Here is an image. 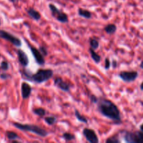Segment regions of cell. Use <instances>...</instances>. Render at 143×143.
<instances>
[{"mask_svg":"<svg viewBox=\"0 0 143 143\" xmlns=\"http://www.w3.org/2000/svg\"><path fill=\"white\" fill-rule=\"evenodd\" d=\"M140 131H143V124H141L140 125Z\"/></svg>","mask_w":143,"mask_h":143,"instance_id":"1f68e13d","label":"cell"},{"mask_svg":"<svg viewBox=\"0 0 143 143\" xmlns=\"http://www.w3.org/2000/svg\"><path fill=\"white\" fill-rule=\"evenodd\" d=\"M17 53H18V61H19L20 64L23 67H27L29 64V63H30V60H29V58H28L27 54L21 49H18L17 50Z\"/></svg>","mask_w":143,"mask_h":143,"instance_id":"8fae6325","label":"cell"},{"mask_svg":"<svg viewBox=\"0 0 143 143\" xmlns=\"http://www.w3.org/2000/svg\"><path fill=\"white\" fill-rule=\"evenodd\" d=\"M78 13L80 17H82L86 19H90L92 16V13L88 10H86L84 8H79L78 11Z\"/></svg>","mask_w":143,"mask_h":143,"instance_id":"5bb4252c","label":"cell"},{"mask_svg":"<svg viewBox=\"0 0 143 143\" xmlns=\"http://www.w3.org/2000/svg\"><path fill=\"white\" fill-rule=\"evenodd\" d=\"M6 136L11 140H15L16 139L20 138L19 135H18L16 133L13 132V131H7L6 132Z\"/></svg>","mask_w":143,"mask_h":143,"instance_id":"44dd1931","label":"cell"},{"mask_svg":"<svg viewBox=\"0 0 143 143\" xmlns=\"http://www.w3.org/2000/svg\"><path fill=\"white\" fill-rule=\"evenodd\" d=\"M53 70L50 68H40L34 74L23 71L22 78L24 80L34 82L36 83H43L51 78L53 76Z\"/></svg>","mask_w":143,"mask_h":143,"instance_id":"7a4b0ae2","label":"cell"},{"mask_svg":"<svg viewBox=\"0 0 143 143\" xmlns=\"http://www.w3.org/2000/svg\"><path fill=\"white\" fill-rule=\"evenodd\" d=\"M32 91V88L30 86V84L26 82H23L21 84V94L22 97L23 99H27L30 97L31 93Z\"/></svg>","mask_w":143,"mask_h":143,"instance_id":"7c38bea8","label":"cell"},{"mask_svg":"<svg viewBox=\"0 0 143 143\" xmlns=\"http://www.w3.org/2000/svg\"><path fill=\"white\" fill-rule=\"evenodd\" d=\"M10 1H11V2L15 3V2H17V1H18V0H10Z\"/></svg>","mask_w":143,"mask_h":143,"instance_id":"d6a6232c","label":"cell"},{"mask_svg":"<svg viewBox=\"0 0 143 143\" xmlns=\"http://www.w3.org/2000/svg\"><path fill=\"white\" fill-rule=\"evenodd\" d=\"M0 68L3 70H7L9 68V64L6 61H2L0 64Z\"/></svg>","mask_w":143,"mask_h":143,"instance_id":"cb8c5ba5","label":"cell"},{"mask_svg":"<svg viewBox=\"0 0 143 143\" xmlns=\"http://www.w3.org/2000/svg\"><path fill=\"white\" fill-rule=\"evenodd\" d=\"M33 112L38 115V116L41 117H43L46 115V110L43 108H35L33 110Z\"/></svg>","mask_w":143,"mask_h":143,"instance_id":"e0dca14e","label":"cell"},{"mask_svg":"<svg viewBox=\"0 0 143 143\" xmlns=\"http://www.w3.org/2000/svg\"><path fill=\"white\" fill-rule=\"evenodd\" d=\"M140 89L141 91H142L143 92V82L140 84Z\"/></svg>","mask_w":143,"mask_h":143,"instance_id":"f546056e","label":"cell"},{"mask_svg":"<svg viewBox=\"0 0 143 143\" xmlns=\"http://www.w3.org/2000/svg\"><path fill=\"white\" fill-rule=\"evenodd\" d=\"M82 134L84 136V138H86L87 140L89 142L98 143L99 142L98 138L94 131V130L91 129L89 128H84L82 130Z\"/></svg>","mask_w":143,"mask_h":143,"instance_id":"ba28073f","label":"cell"},{"mask_svg":"<svg viewBox=\"0 0 143 143\" xmlns=\"http://www.w3.org/2000/svg\"><path fill=\"white\" fill-rule=\"evenodd\" d=\"M110 66L111 62L110 61V60L107 57V58H105V66H104V68H105V69H106V70H108L110 68Z\"/></svg>","mask_w":143,"mask_h":143,"instance_id":"484cf974","label":"cell"},{"mask_svg":"<svg viewBox=\"0 0 143 143\" xmlns=\"http://www.w3.org/2000/svg\"><path fill=\"white\" fill-rule=\"evenodd\" d=\"M28 45H29L30 50L32 52V53L33 56L34 57L36 63L38 64L39 65H41V66L45 64L46 61H45V59H44V56L41 54V52L39 51V50L36 49L35 47H34V46H30L29 43H28Z\"/></svg>","mask_w":143,"mask_h":143,"instance_id":"9c48e42d","label":"cell"},{"mask_svg":"<svg viewBox=\"0 0 143 143\" xmlns=\"http://www.w3.org/2000/svg\"><path fill=\"white\" fill-rule=\"evenodd\" d=\"M89 98H90V101H91V102H92V103H96L98 100V98L96 97V96L94 94L91 95Z\"/></svg>","mask_w":143,"mask_h":143,"instance_id":"4316f807","label":"cell"},{"mask_svg":"<svg viewBox=\"0 0 143 143\" xmlns=\"http://www.w3.org/2000/svg\"><path fill=\"white\" fill-rule=\"evenodd\" d=\"M49 8L51 11L52 16L54 17L57 19V21L60 22L62 23H66L68 22V18L67 14L60 11L56 6L52 4H50Z\"/></svg>","mask_w":143,"mask_h":143,"instance_id":"5b68a950","label":"cell"},{"mask_svg":"<svg viewBox=\"0 0 143 143\" xmlns=\"http://www.w3.org/2000/svg\"><path fill=\"white\" fill-rule=\"evenodd\" d=\"M140 68L141 69H143V60L141 62L140 64Z\"/></svg>","mask_w":143,"mask_h":143,"instance_id":"4dcf8cb0","label":"cell"},{"mask_svg":"<svg viewBox=\"0 0 143 143\" xmlns=\"http://www.w3.org/2000/svg\"><path fill=\"white\" fill-rule=\"evenodd\" d=\"M27 13L30 18H32L36 21H38L41 18V13L38 11H36L34 8H30L29 9H27Z\"/></svg>","mask_w":143,"mask_h":143,"instance_id":"4fadbf2b","label":"cell"},{"mask_svg":"<svg viewBox=\"0 0 143 143\" xmlns=\"http://www.w3.org/2000/svg\"><path fill=\"white\" fill-rule=\"evenodd\" d=\"M89 42L90 47H91L92 49H94V50L97 49L98 48V46H99V42H98V41L97 39H96L95 38H89Z\"/></svg>","mask_w":143,"mask_h":143,"instance_id":"ac0fdd59","label":"cell"},{"mask_svg":"<svg viewBox=\"0 0 143 143\" xmlns=\"http://www.w3.org/2000/svg\"><path fill=\"white\" fill-rule=\"evenodd\" d=\"M89 53H90V55H91V57H92V59L93 60V61L95 62V63H99L101 62V57L100 55H98V54L95 51V50L94 49H92V48H90L89 49Z\"/></svg>","mask_w":143,"mask_h":143,"instance_id":"9a60e30c","label":"cell"},{"mask_svg":"<svg viewBox=\"0 0 143 143\" xmlns=\"http://www.w3.org/2000/svg\"><path fill=\"white\" fill-rule=\"evenodd\" d=\"M96 104L98 110L102 115L112 120L116 124H121L122 118L120 111L118 107L112 101L105 98H98Z\"/></svg>","mask_w":143,"mask_h":143,"instance_id":"6da1fadb","label":"cell"},{"mask_svg":"<svg viewBox=\"0 0 143 143\" xmlns=\"http://www.w3.org/2000/svg\"><path fill=\"white\" fill-rule=\"evenodd\" d=\"M13 125L16 128L20 130V131H30V132L35 133L41 137H46L47 135H49V133L46 130L43 129L35 124H21V123H18V122H13Z\"/></svg>","mask_w":143,"mask_h":143,"instance_id":"3957f363","label":"cell"},{"mask_svg":"<svg viewBox=\"0 0 143 143\" xmlns=\"http://www.w3.org/2000/svg\"><path fill=\"white\" fill-rule=\"evenodd\" d=\"M54 84L63 92H69L70 89V84L67 82L63 80L60 77H57L54 79Z\"/></svg>","mask_w":143,"mask_h":143,"instance_id":"30bf717a","label":"cell"},{"mask_svg":"<svg viewBox=\"0 0 143 143\" xmlns=\"http://www.w3.org/2000/svg\"><path fill=\"white\" fill-rule=\"evenodd\" d=\"M111 65L113 66V68H116L117 67V62L115 60H112V64H111Z\"/></svg>","mask_w":143,"mask_h":143,"instance_id":"f1b7e54d","label":"cell"},{"mask_svg":"<svg viewBox=\"0 0 143 143\" xmlns=\"http://www.w3.org/2000/svg\"><path fill=\"white\" fill-rule=\"evenodd\" d=\"M104 30L108 34H113L116 32L117 26L115 24H108L104 27Z\"/></svg>","mask_w":143,"mask_h":143,"instance_id":"2e32d148","label":"cell"},{"mask_svg":"<svg viewBox=\"0 0 143 143\" xmlns=\"http://www.w3.org/2000/svg\"><path fill=\"white\" fill-rule=\"evenodd\" d=\"M75 115H76V118L78 121L82 122V123H84V124L87 123V119L84 116L82 115L79 112L78 110H75Z\"/></svg>","mask_w":143,"mask_h":143,"instance_id":"d6986e66","label":"cell"},{"mask_svg":"<svg viewBox=\"0 0 143 143\" xmlns=\"http://www.w3.org/2000/svg\"><path fill=\"white\" fill-rule=\"evenodd\" d=\"M120 142H121V140L116 136L110 137V138H108V139L105 140V142L106 143H119Z\"/></svg>","mask_w":143,"mask_h":143,"instance_id":"603a6c76","label":"cell"},{"mask_svg":"<svg viewBox=\"0 0 143 143\" xmlns=\"http://www.w3.org/2000/svg\"><path fill=\"white\" fill-rule=\"evenodd\" d=\"M62 138H64L66 141H70L75 140V139H76V135H74V134L70 133L65 132L63 133Z\"/></svg>","mask_w":143,"mask_h":143,"instance_id":"ffe728a7","label":"cell"},{"mask_svg":"<svg viewBox=\"0 0 143 143\" xmlns=\"http://www.w3.org/2000/svg\"><path fill=\"white\" fill-rule=\"evenodd\" d=\"M123 138L128 143H143V131H135V133L127 131H122Z\"/></svg>","mask_w":143,"mask_h":143,"instance_id":"277c9868","label":"cell"},{"mask_svg":"<svg viewBox=\"0 0 143 143\" xmlns=\"http://www.w3.org/2000/svg\"><path fill=\"white\" fill-rule=\"evenodd\" d=\"M119 77L122 80L126 82H131L135 80L138 76L137 71H122L119 73Z\"/></svg>","mask_w":143,"mask_h":143,"instance_id":"52a82bcc","label":"cell"},{"mask_svg":"<svg viewBox=\"0 0 143 143\" xmlns=\"http://www.w3.org/2000/svg\"><path fill=\"white\" fill-rule=\"evenodd\" d=\"M0 38H3L11 42L17 48H20L22 46V41L19 38H18L16 36L13 35L4 30H0Z\"/></svg>","mask_w":143,"mask_h":143,"instance_id":"8992f818","label":"cell"},{"mask_svg":"<svg viewBox=\"0 0 143 143\" xmlns=\"http://www.w3.org/2000/svg\"><path fill=\"white\" fill-rule=\"evenodd\" d=\"M0 78L2 79V80H6V79L10 78H11V76H10L9 74L4 73H2V74L0 75Z\"/></svg>","mask_w":143,"mask_h":143,"instance_id":"83f0119b","label":"cell"},{"mask_svg":"<svg viewBox=\"0 0 143 143\" xmlns=\"http://www.w3.org/2000/svg\"><path fill=\"white\" fill-rule=\"evenodd\" d=\"M44 120L46 122V124H48V125H53L56 122V117L53 116L46 117L44 118Z\"/></svg>","mask_w":143,"mask_h":143,"instance_id":"7402d4cb","label":"cell"},{"mask_svg":"<svg viewBox=\"0 0 143 143\" xmlns=\"http://www.w3.org/2000/svg\"><path fill=\"white\" fill-rule=\"evenodd\" d=\"M39 51L41 52V54H43V56H47L48 54V50H47L45 47H43V46H40V48H39Z\"/></svg>","mask_w":143,"mask_h":143,"instance_id":"d4e9b609","label":"cell"}]
</instances>
